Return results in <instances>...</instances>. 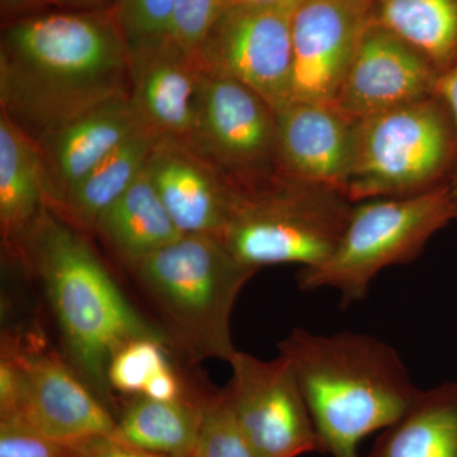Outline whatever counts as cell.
Returning <instances> with one entry per match:
<instances>
[{"label": "cell", "mask_w": 457, "mask_h": 457, "mask_svg": "<svg viewBox=\"0 0 457 457\" xmlns=\"http://www.w3.org/2000/svg\"><path fill=\"white\" fill-rule=\"evenodd\" d=\"M3 338L16 351L22 369L16 411L5 418L62 444L117 437V420L62 360L36 348L27 350L11 336Z\"/></svg>", "instance_id": "cell-11"}, {"label": "cell", "mask_w": 457, "mask_h": 457, "mask_svg": "<svg viewBox=\"0 0 457 457\" xmlns=\"http://www.w3.org/2000/svg\"><path fill=\"white\" fill-rule=\"evenodd\" d=\"M203 71L196 57L159 47L131 66L130 99L147 130L191 146L200 113Z\"/></svg>", "instance_id": "cell-17"}, {"label": "cell", "mask_w": 457, "mask_h": 457, "mask_svg": "<svg viewBox=\"0 0 457 457\" xmlns=\"http://www.w3.org/2000/svg\"><path fill=\"white\" fill-rule=\"evenodd\" d=\"M457 158L449 107L435 93L356 121L345 195L352 203L407 197L450 182Z\"/></svg>", "instance_id": "cell-6"}, {"label": "cell", "mask_w": 457, "mask_h": 457, "mask_svg": "<svg viewBox=\"0 0 457 457\" xmlns=\"http://www.w3.org/2000/svg\"><path fill=\"white\" fill-rule=\"evenodd\" d=\"M436 93L444 99L445 104L449 107L451 119H453V129H455L457 146V62L449 71L440 75L437 87H436ZM450 185L457 206V158L455 171H453Z\"/></svg>", "instance_id": "cell-31"}, {"label": "cell", "mask_w": 457, "mask_h": 457, "mask_svg": "<svg viewBox=\"0 0 457 457\" xmlns=\"http://www.w3.org/2000/svg\"><path fill=\"white\" fill-rule=\"evenodd\" d=\"M49 209L46 170L38 144L0 112V228L17 257L29 231Z\"/></svg>", "instance_id": "cell-18"}, {"label": "cell", "mask_w": 457, "mask_h": 457, "mask_svg": "<svg viewBox=\"0 0 457 457\" xmlns=\"http://www.w3.org/2000/svg\"><path fill=\"white\" fill-rule=\"evenodd\" d=\"M165 343L141 338L129 342L114 353L107 370L110 387L128 395H141L147 381L164 366L170 365Z\"/></svg>", "instance_id": "cell-26"}, {"label": "cell", "mask_w": 457, "mask_h": 457, "mask_svg": "<svg viewBox=\"0 0 457 457\" xmlns=\"http://www.w3.org/2000/svg\"><path fill=\"white\" fill-rule=\"evenodd\" d=\"M457 221L450 182L407 197L353 204L338 245L329 258L297 272L300 290L332 288L343 305L361 302L381 270L408 264L438 231Z\"/></svg>", "instance_id": "cell-5"}, {"label": "cell", "mask_w": 457, "mask_h": 457, "mask_svg": "<svg viewBox=\"0 0 457 457\" xmlns=\"http://www.w3.org/2000/svg\"><path fill=\"white\" fill-rule=\"evenodd\" d=\"M143 396L146 398L162 400V402H170V400L185 399L183 398L182 384L170 365L164 366L149 381H147Z\"/></svg>", "instance_id": "cell-30"}, {"label": "cell", "mask_w": 457, "mask_h": 457, "mask_svg": "<svg viewBox=\"0 0 457 457\" xmlns=\"http://www.w3.org/2000/svg\"><path fill=\"white\" fill-rule=\"evenodd\" d=\"M374 22L425 56L438 74L457 62V0H372Z\"/></svg>", "instance_id": "cell-23"}, {"label": "cell", "mask_w": 457, "mask_h": 457, "mask_svg": "<svg viewBox=\"0 0 457 457\" xmlns=\"http://www.w3.org/2000/svg\"><path fill=\"white\" fill-rule=\"evenodd\" d=\"M294 2V0H234V3H245V4L272 5L284 4V3Z\"/></svg>", "instance_id": "cell-34"}, {"label": "cell", "mask_w": 457, "mask_h": 457, "mask_svg": "<svg viewBox=\"0 0 457 457\" xmlns=\"http://www.w3.org/2000/svg\"><path fill=\"white\" fill-rule=\"evenodd\" d=\"M143 129L129 95L75 117L38 141L49 209L55 212L90 170Z\"/></svg>", "instance_id": "cell-16"}, {"label": "cell", "mask_w": 457, "mask_h": 457, "mask_svg": "<svg viewBox=\"0 0 457 457\" xmlns=\"http://www.w3.org/2000/svg\"><path fill=\"white\" fill-rule=\"evenodd\" d=\"M54 8L101 9L112 7L113 0H51Z\"/></svg>", "instance_id": "cell-33"}, {"label": "cell", "mask_w": 457, "mask_h": 457, "mask_svg": "<svg viewBox=\"0 0 457 457\" xmlns=\"http://www.w3.org/2000/svg\"><path fill=\"white\" fill-rule=\"evenodd\" d=\"M372 23V0H299L293 18V101L332 104Z\"/></svg>", "instance_id": "cell-12"}, {"label": "cell", "mask_w": 457, "mask_h": 457, "mask_svg": "<svg viewBox=\"0 0 457 457\" xmlns=\"http://www.w3.org/2000/svg\"><path fill=\"white\" fill-rule=\"evenodd\" d=\"M293 366L324 453L359 457L360 442L404 416L420 390L398 351L374 336L295 328L278 345Z\"/></svg>", "instance_id": "cell-2"}, {"label": "cell", "mask_w": 457, "mask_h": 457, "mask_svg": "<svg viewBox=\"0 0 457 457\" xmlns=\"http://www.w3.org/2000/svg\"><path fill=\"white\" fill-rule=\"evenodd\" d=\"M352 209L353 203L337 189L281 177L254 191L239 192L218 237L251 269L276 264L312 269L335 252Z\"/></svg>", "instance_id": "cell-7"}, {"label": "cell", "mask_w": 457, "mask_h": 457, "mask_svg": "<svg viewBox=\"0 0 457 457\" xmlns=\"http://www.w3.org/2000/svg\"><path fill=\"white\" fill-rule=\"evenodd\" d=\"M174 0H113L131 66L163 46Z\"/></svg>", "instance_id": "cell-24"}, {"label": "cell", "mask_w": 457, "mask_h": 457, "mask_svg": "<svg viewBox=\"0 0 457 457\" xmlns=\"http://www.w3.org/2000/svg\"><path fill=\"white\" fill-rule=\"evenodd\" d=\"M297 2L233 3L198 50L201 71L245 84L276 112L287 106L293 101V18Z\"/></svg>", "instance_id": "cell-9"}, {"label": "cell", "mask_w": 457, "mask_h": 457, "mask_svg": "<svg viewBox=\"0 0 457 457\" xmlns=\"http://www.w3.org/2000/svg\"><path fill=\"white\" fill-rule=\"evenodd\" d=\"M131 59L113 9L56 8L3 25L2 111L36 143L130 95Z\"/></svg>", "instance_id": "cell-1"}, {"label": "cell", "mask_w": 457, "mask_h": 457, "mask_svg": "<svg viewBox=\"0 0 457 457\" xmlns=\"http://www.w3.org/2000/svg\"><path fill=\"white\" fill-rule=\"evenodd\" d=\"M366 457H457V383L420 390Z\"/></svg>", "instance_id": "cell-21"}, {"label": "cell", "mask_w": 457, "mask_h": 457, "mask_svg": "<svg viewBox=\"0 0 457 457\" xmlns=\"http://www.w3.org/2000/svg\"><path fill=\"white\" fill-rule=\"evenodd\" d=\"M162 141L146 129L137 131L90 170L55 212L71 227L93 230L99 216L143 173Z\"/></svg>", "instance_id": "cell-20"}, {"label": "cell", "mask_w": 457, "mask_h": 457, "mask_svg": "<svg viewBox=\"0 0 457 457\" xmlns=\"http://www.w3.org/2000/svg\"><path fill=\"white\" fill-rule=\"evenodd\" d=\"M93 230L130 267L185 236L165 210L146 168L99 216Z\"/></svg>", "instance_id": "cell-19"}, {"label": "cell", "mask_w": 457, "mask_h": 457, "mask_svg": "<svg viewBox=\"0 0 457 457\" xmlns=\"http://www.w3.org/2000/svg\"><path fill=\"white\" fill-rule=\"evenodd\" d=\"M171 338L194 361L231 360V314L257 270L215 236L185 234L131 267Z\"/></svg>", "instance_id": "cell-4"}, {"label": "cell", "mask_w": 457, "mask_h": 457, "mask_svg": "<svg viewBox=\"0 0 457 457\" xmlns=\"http://www.w3.org/2000/svg\"><path fill=\"white\" fill-rule=\"evenodd\" d=\"M204 400L162 402L135 395L117 420V437L165 457H191L203 425Z\"/></svg>", "instance_id": "cell-22"}, {"label": "cell", "mask_w": 457, "mask_h": 457, "mask_svg": "<svg viewBox=\"0 0 457 457\" xmlns=\"http://www.w3.org/2000/svg\"><path fill=\"white\" fill-rule=\"evenodd\" d=\"M0 457H79L74 445L51 440L13 418L0 420Z\"/></svg>", "instance_id": "cell-28"}, {"label": "cell", "mask_w": 457, "mask_h": 457, "mask_svg": "<svg viewBox=\"0 0 457 457\" xmlns=\"http://www.w3.org/2000/svg\"><path fill=\"white\" fill-rule=\"evenodd\" d=\"M74 446L79 457H165L137 449L111 436L90 438Z\"/></svg>", "instance_id": "cell-29"}, {"label": "cell", "mask_w": 457, "mask_h": 457, "mask_svg": "<svg viewBox=\"0 0 457 457\" xmlns=\"http://www.w3.org/2000/svg\"><path fill=\"white\" fill-rule=\"evenodd\" d=\"M4 23L53 9L51 0H0Z\"/></svg>", "instance_id": "cell-32"}, {"label": "cell", "mask_w": 457, "mask_h": 457, "mask_svg": "<svg viewBox=\"0 0 457 457\" xmlns=\"http://www.w3.org/2000/svg\"><path fill=\"white\" fill-rule=\"evenodd\" d=\"M191 146L240 192L281 179L276 111L245 84L203 71Z\"/></svg>", "instance_id": "cell-8"}, {"label": "cell", "mask_w": 457, "mask_h": 457, "mask_svg": "<svg viewBox=\"0 0 457 457\" xmlns=\"http://www.w3.org/2000/svg\"><path fill=\"white\" fill-rule=\"evenodd\" d=\"M191 457H254L225 390L204 400L203 425Z\"/></svg>", "instance_id": "cell-25"}, {"label": "cell", "mask_w": 457, "mask_h": 457, "mask_svg": "<svg viewBox=\"0 0 457 457\" xmlns=\"http://www.w3.org/2000/svg\"><path fill=\"white\" fill-rule=\"evenodd\" d=\"M234 0H174L163 46L196 57L207 33Z\"/></svg>", "instance_id": "cell-27"}, {"label": "cell", "mask_w": 457, "mask_h": 457, "mask_svg": "<svg viewBox=\"0 0 457 457\" xmlns=\"http://www.w3.org/2000/svg\"><path fill=\"white\" fill-rule=\"evenodd\" d=\"M276 116L281 176L345 195L353 163L356 122L332 104L321 102L293 101Z\"/></svg>", "instance_id": "cell-14"}, {"label": "cell", "mask_w": 457, "mask_h": 457, "mask_svg": "<svg viewBox=\"0 0 457 457\" xmlns=\"http://www.w3.org/2000/svg\"><path fill=\"white\" fill-rule=\"evenodd\" d=\"M146 173L180 233L218 237L227 227L239 189L187 146L162 141L147 162Z\"/></svg>", "instance_id": "cell-15"}, {"label": "cell", "mask_w": 457, "mask_h": 457, "mask_svg": "<svg viewBox=\"0 0 457 457\" xmlns=\"http://www.w3.org/2000/svg\"><path fill=\"white\" fill-rule=\"evenodd\" d=\"M225 389L240 431L254 457L324 453L293 366L278 353L264 361L237 351Z\"/></svg>", "instance_id": "cell-10"}, {"label": "cell", "mask_w": 457, "mask_h": 457, "mask_svg": "<svg viewBox=\"0 0 457 457\" xmlns=\"http://www.w3.org/2000/svg\"><path fill=\"white\" fill-rule=\"evenodd\" d=\"M438 78L425 56L374 22L332 104L351 121H360L435 95Z\"/></svg>", "instance_id": "cell-13"}, {"label": "cell", "mask_w": 457, "mask_h": 457, "mask_svg": "<svg viewBox=\"0 0 457 457\" xmlns=\"http://www.w3.org/2000/svg\"><path fill=\"white\" fill-rule=\"evenodd\" d=\"M17 258L37 273L66 347L93 389L106 395L107 370L117 351L135 339L164 333L141 317L82 234L49 209L27 236Z\"/></svg>", "instance_id": "cell-3"}]
</instances>
